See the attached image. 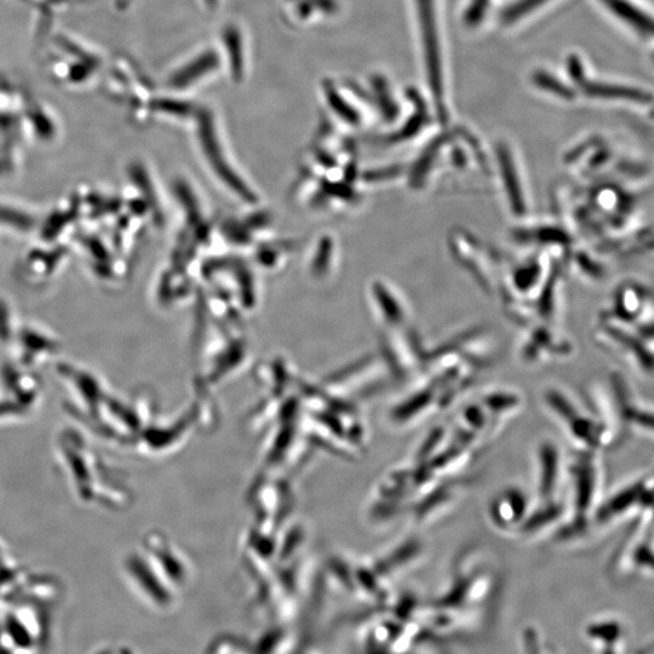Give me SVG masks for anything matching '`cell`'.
Returning a JSON list of instances; mask_svg holds the SVG:
<instances>
[{
  "label": "cell",
  "instance_id": "2",
  "mask_svg": "<svg viewBox=\"0 0 654 654\" xmlns=\"http://www.w3.org/2000/svg\"><path fill=\"white\" fill-rule=\"evenodd\" d=\"M223 73V62L216 43L195 50L165 76V88L170 94L185 95L202 88Z\"/></svg>",
  "mask_w": 654,
  "mask_h": 654
},
{
  "label": "cell",
  "instance_id": "1",
  "mask_svg": "<svg viewBox=\"0 0 654 654\" xmlns=\"http://www.w3.org/2000/svg\"><path fill=\"white\" fill-rule=\"evenodd\" d=\"M43 66L48 78L68 90H85L100 82L108 59L90 40L57 27L40 44Z\"/></svg>",
  "mask_w": 654,
  "mask_h": 654
},
{
  "label": "cell",
  "instance_id": "5",
  "mask_svg": "<svg viewBox=\"0 0 654 654\" xmlns=\"http://www.w3.org/2000/svg\"><path fill=\"white\" fill-rule=\"evenodd\" d=\"M31 10L33 36L43 44L57 27V21L76 3L73 0H16Z\"/></svg>",
  "mask_w": 654,
  "mask_h": 654
},
{
  "label": "cell",
  "instance_id": "6",
  "mask_svg": "<svg viewBox=\"0 0 654 654\" xmlns=\"http://www.w3.org/2000/svg\"><path fill=\"white\" fill-rule=\"evenodd\" d=\"M606 7L619 19L633 27L636 32L645 37H654V20L647 16L628 0H602Z\"/></svg>",
  "mask_w": 654,
  "mask_h": 654
},
{
  "label": "cell",
  "instance_id": "3",
  "mask_svg": "<svg viewBox=\"0 0 654 654\" xmlns=\"http://www.w3.org/2000/svg\"><path fill=\"white\" fill-rule=\"evenodd\" d=\"M223 62V73L235 85H242L250 76L251 50L248 30L243 22L227 20L217 34L216 42Z\"/></svg>",
  "mask_w": 654,
  "mask_h": 654
},
{
  "label": "cell",
  "instance_id": "8",
  "mask_svg": "<svg viewBox=\"0 0 654 654\" xmlns=\"http://www.w3.org/2000/svg\"><path fill=\"white\" fill-rule=\"evenodd\" d=\"M198 2L206 14L216 15L220 13L225 0H198Z\"/></svg>",
  "mask_w": 654,
  "mask_h": 654
},
{
  "label": "cell",
  "instance_id": "4",
  "mask_svg": "<svg viewBox=\"0 0 654 654\" xmlns=\"http://www.w3.org/2000/svg\"><path fill=\"white\" fill-rule=\"evenodd\" d=\"M332 0H280L281 19L298 30L311 28L334 13Z\"/></svg>",
  "mask_w": 654,
  "mask_h": 654
},
{
  "label": "cell",
  "instance_id": "7",
  "mask_svg": "<svg viewBox=\"0 0 654 654\" xmlns=\"http://www.w3.org/2000/svg\"><path fill=\"white\" fill-rule=\"evenodd\" d=\"M584 90L589 95L606 97V99H625L638 102L651 101V95L645 91L625 88V86L585 83Z\"/></svg>",
  "mask_w": 654,
  "mask_h": 654
},
{
  "label": "cell",
  "instance_id": "9",
  "mask_svg": "<svg viewBox=\"0 0 654 654\" xmlns=\"http://www.w3.org/2000/svg\"><path fill=\"white\" fill-rule=\"evenodd\" d=\"M74 3L80 4V3H86L88 0H73Z\"/></svg>",
  "mask_w": 654,
  "mask_h": 654
}]
</instances>
